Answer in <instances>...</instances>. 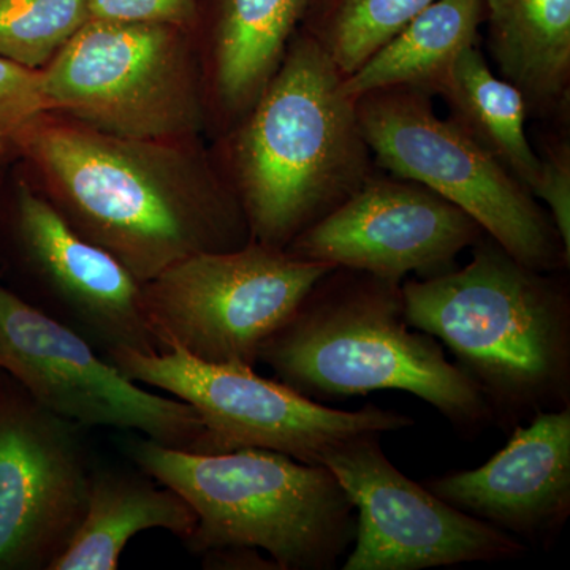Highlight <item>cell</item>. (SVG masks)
Segmentation results:
<instances>
[{
  "label": "cell",
  "mask_w": 570,
  "mask_h": 570,
  "mask_svg": "<svg viewBox=\"0 0 570 570\" xmlns=\"http://www.w3.org/2000/svg\"><path fill=\"white\" fill-rule=\"evenodd\" d=\"M17 235L63 325L105 355L118 348L159 352L142 313L141 284L28 184L17 189Z\"/></svg>",
  "instance_id": "obj_14"
},
{
  "label": "cell",
  "mask_w": 570,
  "mask_h": 570,
  "mask_svg": "<svg viewBox=\"0 0 570 570\" xmlns=\"http://www.w3.org/2000/svg\"><path fill=\"white\" fill-rule=\"evenodd\" d=\"M538 181L531 194L547 205L566 250L570 253V141L564 127L540 140Z\"/></svg>",
  "instance_id": "obj_24"
},
{
  "label": "cell",
  "mask_w": 570,
  "mask_h": 570,
  "mask_svg": "<svg viewBox=\"0 0 570 570\" xmlns=\"http://www.w3.org/2000/svg\"><path fill=\"white\" fill-rule=\"evenodd\" d=\"M105 356L138 384L164 390L195 409L206 430L198 453L265 449L322 464L330 450L358 434L414 426V420L392 409L366 404L358 411H340L299 395L277 379L258 376L254 367L214 365L178 347L156 354L118 348Z\"/></svg>",
  "instance_id": "obj_9"
},
{
  "label": "cell",
  "mask_w": 570,
  "mask_h": 570,
  "mask_svg": "<svg viewBox=\"0 0 570 570\" xmlns=\"http://www.w3.org/2000/svg\"><path fill=\"white\" fill-rule=\"evenodd\" d=\"M194 141L112 137L47 112L14 140L66 223L140 284L253 239L219 164Z\"/></svg>",
  "instance_id": "obj_1"
},
{
  "label": "cell",
  "mask_w": 570,
  "mask_h": 570,
  "mask_svg": "<svg viewBox=\"0 0 570 570\" xmlns=\"http://www.w3.org/2000/svg\"><path fill=\"white\" fill-rule=\"evenodd\" d=\"M453 508L531 542L550 543L570 515V406L538 412L483 466L426 480Z\"/></svg>",
  "instance_id": "obj_15"
},
{
  "label": "cell",
  "mask_w": 570,
  "mask_h": 570,
  "mask_svg": "<svg viewBox=\"0 0 570 570\" xmlns=\"http://www.w3.org/2000/svg\"><path fill=\"white\" fill-rule=\"evenodd\" d=\"M381 436L348 439L322 463L356 512L354 546L344 570H423L527 554L515 535L461 512L403 474L382 450Z\"/></svg>",
  "instance_id": "obj_11"
},
{
  "label": "cell",
  "mask_w": 570,
  "mask_h": 570,
  "mask_svg": "<svg viewBox=\"0 0 570 570\" xmlns=\"http://www.w3.org/2000/svg\"><path fill=\"white\" fill-rule=\"evenodd\" d=\"M436 96L448 104L449 118L531 193L540 160L527 134V102L515 86L491 70L479 47L456 56Z\"/></svg>",
  "instance_id": "obj_20"
},
{
  "label": "cell",
  "mask_w": 570,
  "mask_h": 570,
  "mask_svg": "<svg viewBox=\"0 0 570 570\" xmlns=\"http://www.w3.org/2000/svg\"><path fill=\"white\" fill-rule=\"evenodd\" d=\"M471 249L463 268L401 284L404 314L449 347L509 433L570 406L568 272L521 264L487 234Z\"/></svg>",
  "instance_id": "obj_3"
},
{
  "label": "cell",
  "mask_w": 570,
  "mask_h": 570,
  "mask_svg": "<svg viewBox=\"0 0 570 570\" xmlns=\"http://www.w3.org/2000/svg\"><path fill=\"white\" fill-rule=\"evenodd\" d=\"M130 455L194 509V553L249 547L279 570H332L354 546V504L324 464L265 449L184 452L151 439L134 442Z\"/></svg>",
  "instance_id": "obj_5"
},
{
  "label": "cell",
  "mask_w": 570,
  "mask_h": 570,
  "mask_svg": "<svg viewBox=\"0 0 570 570\" xmlns=\"http://www.w3.org/2000/svg\"><path fill=\"white\" fill-rule=\"evenodd\" d=\"M344 78L298 31L264 92L225 132L220 171L255 242L285 249L376 171Z\"/></svg>",
  "instance_id": "obj_2"
},
{
  "label": "cell",
  "mask_w": 570,
  "mask_h": 570,
  "mask_svg": "<svg viewBox=\"0 0 570 570\" xmlns=\"http://www.w3.org/2000/svg\"><path fill=\"white\" fill-rule=\"evenodd\" d=\"M333 268L250 239L190 255L141 284L142 313L159 352L178 347L214 365L254 367L265 341Z\"/></svg>",
  "instance_id": "obj_8"
},
{
  "label": "cell",
  "mask_w": 570,
  "mask_h": 570,
  "mask_svg": "<svg viewBox=\"0 0 570 570\" xmlns=\"http://www.w3.org/2000/svg\"><path fill=\"white\" fill-rule=\"evenodd\" d=\"M195 527L189 502L146 472L91 471L85 517L50 570H116L138 532L164 530L186 542Z\"/></svg>",
  "instance_id": "obj_18"
},
{
  "label": "cell",
  "mask_w": 570,
  "mask_h": 570,
  "mask_svg": "<svg viewBox=\"0 0 570 570\" xmlns=\"http://www.w3.org/2000/svg\"><path fill=\"white\" fill-rule=\"evenodd\" d=\"M313 0H217L200 51L208 119L227 132L279 69Z\"/></svg>",
  "instance_id": "obj_16"
},
{
  "label": "cell",
  "mask_w": 570,
  "mask_h": 570,
  "mask_svg": "<svg viewBox=\"0 0 570 570\" xmlns=\"http://www.w3.org/2000/svg\"><path fill=\"white\" fill-rule=\"evenodd\" d=\"M491 59L530 118L564 127L570 112V0H483Z\"/></svg>",
  "instance_id": "obj_17"
},
{
  "label": "cell",
  "mask_w": 570,
  "mask_h": 570,
  "mask_svg": "<svg viewBox=\"0 0 570 570\" xmlns=\"http://www.w3.org/2000/svg\"><path fill=\"white\" fill-rule=\"evenodd\" d=\"M483 235L469 214L422 184L374 171L285 250L401 283L411 273L426 279L456 268V257Z\"/></svg>",
  "instance_id": "obj_13"
},
{
  "label": "cell",
  "mask_w": 570,
  "mask_h": 570,
  "mask_svg": "<svg viewBox=\"0 0 570 570\" xmlns=\"http://www.w3.org/2000/svg\"><path fill=\"white\" fill-rule=\"evenodd\" d=\"M200 0H88L89 20L165 24L194 32Z\"/></svg>",
  "instance_id": "obj_25"
},
{
  "label": "cell",
  "mask_w": 570,
  "mask_h": 570,
  "mask_svg": "<svg viewBox=\"0 0 570 570\" xmlns=\"http://www.w3.org/2000/svg\"><path fill=\"white\" fill-rule=\"evenodd\" d=\"M193 33L89 20L41 69L51 112L112 137L194 141L208 108Z\"/></svg>",
  "instance_id": "obj_6"
},
{
  "label": "cell",
  "mask_w": 570,
  "mask_h": 570,
  "mask_svg": "<svg viewBox=\"0 0 570 570\" xmlns=\"http://www.w3.org/2000/svg\"><path fill=\"white\" fill-rule=\"evenodd\" d=\"M0 370L56 417L77 426L138 431L198 453L204 422L178 397L148 392L70 326L0 285Z\"/></svg>",
  "instance_id": "obj_10"
},
{
  "label": "cell",
  "mask_w": 570,
  "mask_h": 570,
  "mask_svg": "<svg viewBox=\"0 0 570 570\" xmlns=\"http://www.w3.org/2000/svg\"><path fill=\"white\" fill-rule=\"evenodd\" d=\"M51 112L41 70L0 56V141L10 142L40 116Z\"/></svg>",
  "instance_id": "obj_23"
},
{
  "label": "cell",
  "mask_w": 570,
  "mask_h": 570,
  "mask_svg": "<svg viewBox=\"0 0 570 570\" xmlns=\"http://www.w3.org/2000/svg\"><path fill=\"white\" fill-rule=\"evenodd\" d=\"M483 0H434L425 10L344 78L356 100L379 89H417L436 96L456 56L478 47Z\"/></svg>",
  "instance_id": "obj_19"
},
{
  "label": "cell",
  "mask_w": 570,
  "mask_h": 570,
  "mask_svg": "<svg viewBox=\"0 0 570 570\" xmlns=\"http://www.w3.org/2000/svg\"><path fill=\"white\" fill-rule=\"evenodd\" d=\"M356 116L376 167L459 206L521 264L568 272L570 253L549 212L452 119L439 118L431 96L379 89L356 100Z\"/></svg>",
  "instance_id": "obj_7"
},
{
  "label": "cell",
  "mask_w": 570,
  "mask_h": 570,
  "mask_svg": "<svg viewBox=\"0 0 570 570\" xmlns=\"http://www.w3.org/2000/svg\"><path fill=\"white\" fill-rule=\"evenodd\" d=\"M91 471L78 426L0 395V570H50L80 527Z\"/></svg>",
  "instance_id": "obj_12"
},
{
  "label": "cell",
  "mask_w": 570,
  "mask_h": 570,
  "mask_svg": "<svg viewBox=\"0 0 570 570\" xmlns=\"http://www.w3.org/2000/svg\"><path fill=\"white\" fill-rule=\"evenodd\" d=\"M434 0H318L302 31L348 77Z\"/></svg>",
  "instance_id": "obj_21"
},
{
  "label": "cell",
  "mask_w": 570,
  "mask_h": 570,
  "mask_svg": "<svg viewBox=\"0 0 570 570\" xmlns=\"http://www.w3.org/2000/svg\"><path fill=\"white\" fill-rule=\"evenodd\" d=\"M401 284L335 266L265 341L257 363L317 403L407 392L463 436H478L494 425L485 397L436 337L407 324Z\"/></svg>",
  "instance_id": "obj_4"
},
{
  "label": "cell",
  "mask_w": 570,
  "mask_h": 570,
  "mask_svg": "<svg viewBox=\"0 0 570 570\" xmlns=\"http://www.w3.org/2000/svg\"><path fill=\"white\" fill-rule=\"evenodd\" d=\"M206 568L228 570H279L276 562L262 557L257 549L228 547L204 554Z\"/></svg>",
  "instance_id": "obj_26"
},
{
  "label": "cell",
  "mask_w": 570,
  "mask_h": 570,
  "mask_svg": "<svg viewBox=\"0 0 570 570\" xmlns=\"http://www.w3.org/2000/svg\"><path fill=\"white\" fill-rule=\"evenodd\" d=\"M88 21V0H0V56L45 69Z\"/></svg>",
  "instance_id": "obj_22"
}]
</instances>
